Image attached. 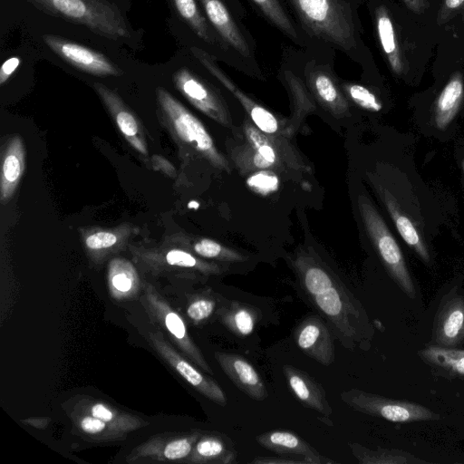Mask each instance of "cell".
<instances>
[{"mask_svg":"<svg viewBox=\"0 0 464 464\" xmlns=\"http://www.w3.org/2000/svg\"><path fill=\"white\" fill-rule=\"evenodd\" d=\"M117 242V236L111 232L106 231H100L91 234L85 238L86 246L93 250L111 247Z\"/></svg>","mask_w":464,"mask_h":464,"instance_id":"f546056e","label":"cell"},{"mask_svg":"<svg viewBox=\"0 0 464 464\" xmlns=\"http://www.w3.org/2000/svg\"><path fill=\"white\" fill-rule=\"evenodd\" d=\"M282 371L295 396L307 408L322 414L330 420L333 413L325 391L311 375L295 366L285 364Z\"/></svg>","mask_w":464,"mask_h":464,"instance_id":"4fadbf2b","label":"cell"},{"mask_svg":"<svg viewBox=\"0 0 464 464\" xmlns=\"http://www.w3.org/2000/svg\"><path fill=\"white\" fill-rule=\"evenodd\" d=\"M198 1L211 25L246 66L248 74L260 76L256 43L244 23L247 12L243 0Z\"/></svg>","mask_w":464,"mask_h":464,"instance_id":"3957f363","label":"cell"},{"mask_svg":"<svg viewBox=\"0 0 464 464\" xmlns=\"http://www.w3.org/2000/svg\"><path fill=\"white\" fill-rule=\"evenodd\" d=\"M94 88L103 101L107 109L114 118L119 130L128 140V142L142 155L148 154L145 137L141 128L130 112L125 106L121 99L111 89L103 84L95 83Z\"/></svg>","mask_w":464,"mask_h":464,"instance_id":"5bb4252c","label":"cell"},{"mask_svg":"<svg viewBox=\"0 0 464 464\" xmlns=\"http://www.w3.org/2000/svg\"><path fill=\"white\" fill-rule=\"evenodd\" d=\"M436 342L444 347H453L464 339V299L455 296L441 306L434 325Z\"/></svg>","mask_w":464,"mask_h":464,"instance_id":"2e32d148","label":"cell"},{"mask_svg":"<svg viewBox=\"0 0 464 464\" xmlns=\"http://www.w3.org/2000/svg\"><path fill=\"white\" fill-rule=\"evenodd\" d=\"M301 285L333 333L346 348L353 349L358 337L359 304L329 271L315 263L299 266Z\"/></svg>","mask_w":464,"mask_h":464,"instance_id":"7a4b0ae2","label":"cell"},{"mask_svg":"<svg viewBox=\"0 0 464 464\" xmlns=\"http://www.w3.org/2000/svg\"><path fill=\"white\" fill-rule=\"evenodd\" d=\"M341 400L350 408L393 422H411L435 418L428 408L408 401L385 398L358 389L343 391Z\"/></svg>","mask_w":464,"mask_h":464,"instance_id":"ba28073f","label":"cell"},{"mask_svg":"<svg viewBox=\"0 0 464 464\" xmlns=\"http://www.w3.org/2000/svg\"><path fill=\"white\" fill-rule=\"evenodd\" d=\"M19 57L13 56L5 60L0 69V84L3 85L16 71L20 64Z\"/></svg>","mask_w":464,"mask_h":464,"instance_id":"8d00e7d4","label":"cell"},{"mask_svg":"<svg viewBox=\"0 0 464 464\" xmlns=\"http://www.w3.org/2000/svg\"><path fill=\"white\" fill-rule=\"evenodd\" d=\"M257 154L255 157V164L258 167H267L275 163L276 155L274 149L266 142H255Z\"/></svg>","mask_w":464,"mask_h":464,"instance_id":"836d02e7","label":"cell"},{"mask_svg":"<svg viewBox=\"0 0 464 464\" xmlns=\"http://www.w3.org/2000/svg\"><path fill=\"white\" fill-rule=\"evenodd\" d=\"M218 316L229 331L243 337L252 334L258 320V311L245 303L227 301L218 310Z\"/></svg>","mask_w":464,"mask_h":464,"instance_id":"ffe728a7","label":"cell"},{"mask_svg":"<svg viewBox=\"0 0 464 464\" xmlns=\"http://www.w3.org/2000/svg\"><path fill=\"white\" fill-rule=\"evenodd\" d=\"M165 324L168 330L178 340L181 341L187 339L186 326L178 314L174 312L168 313L165 316Z\"/></svg>","mask_w":464,"mask_h":464,"instance_id":"d6a6232c","label":"cell"},{"mask_svg":"<svg viewBox=\"0 0 464 464\" xmlns=\"http://www.w3.org/2000/svg\"><path fill=\"white\" fill-rule=\"evenodd\" d=\"M298 347L320 364L329 366L334 362V343L332 329L319 315L303 320L295 332Z\"/></svg>","mask_w":464,"mask_h":464,"instance_id":"8fae6325","label":"cell"},{"mask_svg":"<svg viewBox=\"0 0 464 464\" xmlns=\"http://www.w3.org/2000/svg\"><path fill=\"white\" fill-rule=\"evenodd\" d=\"M38 9L86 26L103 37L118 40L130 37L125 19L107 0H28Z\"/></svg>","mask_w":464,"mask_h":464,"instance_id":"277c9868","label":"cell"},{"mask_svg":"<svg viewBox=\"0 0 464 464\" xmlns=\"http://www.w3.org/2000/svg\"><path fill=\"white\" fill-rule=\"evenodd\" d=\"M215 357L226 375L241 392L255 401H264L267 398L268 392L262 378L243 356L233 353L217 352Z\"/></svg>","mask_w":464,"mask_h":464,"instance_id":"7c38bea8","label":"cell"},{"mask_svg":"<svg viewBox=\"0 0 464 464\" xmlns=\"http://www.w3.org/2000/svg\"><path fill=\"white\" fill-rule=\"evenodd\" d=\"M179 92L196 108L210 118L224 123L225 106L221 94L210 81L186 66L172 76Z\"/></svg>","mask_w":464,"mask_h":464,"instance_id":"9c48e42d","label":"cell"},{"mask_svg":"<svg viewBox=\"0 0 464 464\" xmlns=\"http://www.w3.org/2000/svg\"><path fill=\"white\" fill-rule=\"evenodd\" d=\"M152 161L156 169H161V171L165 172L169 176H174L175 169L168 160H166L160 156L154 155L152 158Z\"/></svg>","mask_w":464,"mask_h":464,"instance_id":"ab89813d","label":"cell"},{"mask_svg":"<svg viewBox=\"0 0 464 464\" xmlns=\"http://www.w3.org/2000/svg\"><path fill=\"white\" fill-rule=\"evenodd\" d=\"M406 6L411 11L420 14L426 8L425 0H402Z\"/></svg>","mask_w":464,"mask_h":464,"instance_id":"60d3db41","label":"cell"},{"mask_svg":"<svg viewBox=\"0 0 464 464\" xmlns=\"http://www.w3.org/2000/svg\"><path fill=\"white\" fill-rule=\"evenodd\" d=\"M43 39L54 53L80 71L96 76L122 73L107 56L96 50L53 34H44Z\"/></svg>","mask_w":464,"mask_h":464,"instance_id":"30bf717a","label":"cell"},{"mask_svg":"<svg viewBox=\"0 0 464 464\" xmlns=\"http://www.w3.org/2000/svg\"><path fill=\"white\" fill-rule=\"evenodd\" d=\"M241 102L246 109H250L251 119L261 131L267 134H273L277 131V121L270 111L254 103L246 95L243 97Z\"/></svg>","mask_w":464,"mask_h":464,"instance_id":"484cf974","label":"cell"},{"mask_svg":"<svg viewBox=\"0 0 464 464\" xmlns=\"http://www.w3.org/2000/svg\"><path fill=\"white\" fill-rule=\"evenodd\" d=\"M25 151L23 140L14 137L8 143L2 161L1 171V201H9L24 169Z\"/></svg>","mask_w":464,"mask_h":464,"instance_id":"d6986e66","label":"cell"},{"mask_svg":"<svg viewBox=\"0 0 464 464\" xmlns=\"http://www.w3.org/2000/svg\"><path fill=\"white\" fill-rule=\"evenodd\" d=\"M430 363L453 373L464 375V351L429 346L420 352Z\"/></svg>","mask_w":464,"mask_h":464,"instance_id":"603a6c76","label":"cell"},{"mask_svg":"<svg viewBox=\"0 0 464 464\" xmlns=\"http://www.w3.org/2000/svg\"><path fill=\"white\" fill-rule=\"evenodd\" d=\"M463 5L464 0H444L439 12L438 22L440 24L445 23Z\"/></svg>","mask_w":464,"mask_h":464,"instance_id":"e575fe53","label":"cell"},{"mask_svg":"<svg viewBox=\"0 0 464 464\" xmlns=\"http://www.w3.org/2000/svg\"><path fill=\"white\" fill-rule=\"evenodd\" d=\"M247 182L251 188L262 192H270L278 187L277 178L265 172L253 175Z\"/></svg>","mask_w":464,"mask_h":464,"instance_id":"4dcf8cb0","label":"cell"},{"mask_svg":"<svg viewBox=\"0 0 464 464\" xmlns=\"http://www.w3.org/2000/svg\"><path fill=\"white\" fill-rule=\"evenodd\" d=\"M166 261L170 266L194 267L198 266L197 259L189 253L179 249H172L166 255Z\"/></svg>","mask_w":464,"mask_h":464,"instance_id":"1f68e13d","label":"cell"},{"mask_svg":"<svg viewBox=\"0 0 464 464\" xmlns=\"http://www.w3.org/2000/svg\"><path fill=\"white\" fill-rule=\"evenodd\" d=\"M216 302L209 297L198 298L188 307L187 313L194 322H201L208 319L214 312Z\"/></svg>","mask_w":464,"mask_h":464,"instance_id":"83f0119b","label":"cell"},{"mask_svg":"<svg viewBox=\"0 0 464 464\" xmlns=\"http://www.w3.org/2000/svg\"><path fill=\"white\" fill-rule=\"evenodd\" d=\"M252 463H306L304 460L296 459H255Z\"/></svg>","mask_w":464,"mask_h":464,"instance_id":"b9f144b4","label":"cell"},{"mask_svg":"<svg viewBox=\"0 0 464 464\" xmlns=\"http://www.w3.org/2000/svg\"><path fill=\"white\" fill-rule=\"evenodd\" d=\"M374 24L379 44L392 69L396 75L404 72L402 54L396 37L394 24L385 5L374 8Z\"/></svg>","mask_w":464,"mask_h":464,"instance_id":"ac0fdd59","label":"cell"},{"mask_svg":"<svg viewBox=\"0 0 464 464\" xmlns=\"http://www.w3.org/2000/svg\"><path fill=\"white\" fill-rule=\"evenodd\" d=\"M350 450L362 464H380V463H404L412 460L406 459V454L399 450H370L358 443H349Z\"/></svg>","mask_w":464,"mask_h":464,"instance_id":"cb8c5ba5","label":"cell"},{"mask_svg":"<svg viewBox=\"0 0 464 464\" xmlns=\"http://www.w3.org/2000/svg\"><path fill=\"white\" fill-rule=\"evenodd\" d=\"M196 459L200 461L228 464L235 462L237 452L231 440L223 435H208L196 445Z\"/></svg>","mask_w":464,"mask_h":464,"instance_id":"7402d4cb","label":"cell"},{"mask_svg":"<svg viewBox=\"0 0 464 464\" xmlns=\"http://www.w3.org/2000/svg\"><path fill=\"white\" fill-rule=\"evenodd\" d=\"M170 362L177 372L204 396L221 406L227 404L223 390L214 380L203 375L176 353H170Z\"/></svg>","mask_w":464,"mask_h":464,"instance_id":"44dd1931","label":"cell"},{"mask_svg":"<svg viewBox=\"0 0 464 464\" xmlns=\"http://www.w3.org/2000/svg\"><path fill=\"white\" fill-rule=\"evenodd\" d=\"M92 415L103 420L111 421L113 419V413L104 405L97 403L92 407Z\"/></svg>","mask_w":464,"mask_h":464,"instance_id":"f35d334b","label":"cell"},{"mask_svg":"<svg viewBox=\"0 0 464 464\" xmlns=\"http://www.w3.org/2000/svg\"><path fill=\"white\" fill-rule=\"evenodd\" d=\"M343 88L349 98L362 109L374 112L383 109L381 100L368 87L359 83H343Z\"/></svg>","mask_w":464,"mask_h":464,"instance_id":"d4e9b609","label":"cell"},{"mask_svg":"<svg viewBox=\"0 0 464 464\" xmlns=\"http://www.w3.org/2000/svg\"><path fill=\"white\" fill-rule=\"evenodd\" d=\"M157 98L162 117L174 136L217 167L225 168L224 159L199 120L165 89H157Z\"/></svg>","mask_w":464,"mask_h":464,"instance_id":"52a82bcc","label":"cell"},{"mask_svg":"<svg viewBox=\"0 0 464 464\" xmlns=\"http://www.w3.org/2000/svg\"><path fill=\"white\" fill-rule=\"evenodd\" d=\"M188 208H194V209H197V208H198L199 204H198L197 201L192 200V201H190V202L188 204Z\"/></svg>","mask_w":464,"mask_h":464,"instance_id":"ee69618b","label":"cell"},{"mask_svg":"<svg viewBox=\"0 0 464 464\" xmlns=\"http://www.w3.org/2000/svg\"><path fill=\"white\" fill-rule=\"evenodd\" d=\"M251 5L271 25L292 44L309 49V44L295 22L285 0H249Z\"/></svg>","mask_w":464,"mask_h":464,"instance_id":"e0dca14e","label":"cell"},{"mask_svg":"<svg viewBox=\"0 0 464 464\" xmlns=\"http://www.w3.org/2000/svg\"><path fill=\"white\" fill-rule=\"evenodd\" d=\"M262 447L280 454H295L301 456L310 464L335 463L334 460L321 455L308 442L297 434L288 430H272L256 437Z\"/></svg>","mask_w":464,"mask_h":464,"instance_id":"9a60e30c","label":"cell"},{"mask_svg":"<svg viewBox=\"0 0 464 464\" xmlns=\"http://www.w3.org/2000/svg\"><path fill=\"white\" fill-rule=\"evenodd\" d=\"M194 251L207 258L225 257L227 259H237L234 255L227 254L218 242L203 238L194 245Z\"/></svg>","mask_w":464,"mask_h":464,"instance_id":"4316f807","label":"cell"},{"mask_svg":"<svg viewBox=\"0 0 464 464\" xmlns=\"http://www.w3.org/2000/svg\"><path fill=\"white\" fill-rule=\"evenodd\" d=\"M419 130L445 142L454 137L464 119V78L455 72L427 110L413 116Z\"/></svg>","mask_w":464,"mask_h":464,"instance_id":"5b68a950","label":"cell"},{"mask_svg":"<svg viewBox=\"0 0 464 464\" xmlns=\"http://www.w3.org/2000/svg\"><path fill=\"white\" fill-rule=\"evenodd\" d=\"M456 150H457V157L459 159V164L461 167L462 178L464 180V140H462L459 142V145L456 147Z\"/></svg>","mask_w":464,"mask_h":464,"instance_id":"7bdbcfd3","label":"cell"},{"mask_svg":"<svg viewBox=\"0 0 464 464\" xmlns=\"http://www.w3.org/2000/svg\"><path fill=\"white\" fill-rule=\"evenodd\" d=\"M192 439H179L169 443L164 450V456L169 459H179L187 457L192 450Z\"/></svg>","mask_w":464,"mask_h":464,"instance_id":"f1b7e54d","label":"cell"},{"mask_svg":"<svg viewBox=\"0 0 464 464\" xmlns=\"http://www.w3.org/2000/svg\"><path fill=\"white\" fill-rule=\"evenodd\" d=\"M105 427V421L94 416H86L81 420V428L87 433H99L103 430Z\"/></svg>","mask_w":464,"mask_h":464,"instance_id":"d590c367","label":"cell"},{"mask_svg":"<svg viewBox=\"0 0 464 464\" xmlns=\"http://www.w3.org/2000/svg\"><path fill=\"white\" fill-rule=\"evenodd\" d=\"M112 285L121 292H127L132 286V281L125 271H119L111 277Z\"/></svg>","mask_w":464,"mask_h":464,"instance_id":"74e56055","label":"cell"},{"mask_svg":"<svg viewBox=\"0 0 464 464\" xmlns=\"http://www.w3.org/2000/svg\"><path fill=\"white\" fill-rule=\"evenodd\" d=\"M295 24L309 44L307 50L339 51L362 63L366 49L352 0H285Z\"/></svg>","mask_w":464,"mask_h":464,"instance_id":"6da1fadb","label":"cell"},{"mask_svg":"<svg viewBox=\"0 0 464 464\" xmlns=\"http://www.w3.org/2000/svg\"><path fill=\"white\" fill-rule=\"evenodd\" d=\"M358 208L369 238L386 270L409 296L414 297L415 287L404 256L386 222L363 194L358 197Z\"/></svg>","mask_w":464,"mask_h":464,"instance_id":"8992f818","label":"cell"}]
</instances>
